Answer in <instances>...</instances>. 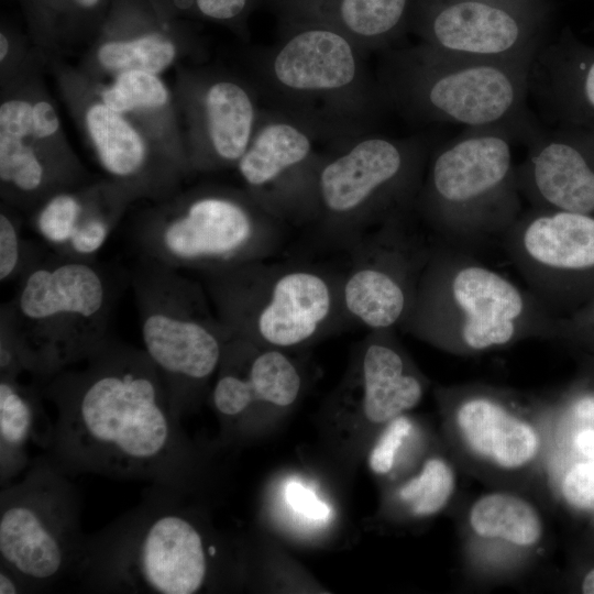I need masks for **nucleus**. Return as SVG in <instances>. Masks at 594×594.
Segmentation results:
<instances>
[{
	"label": "nucleus",
	"mask_w": 594,
	"mask_h": 594,
	"mask_svg": "<svg viewBox=\"0 0 594 594\" xmlns=\"http://www.w3.org/2000/svg\"><path fill=\"white\" fill-rule=\"evenodd\" d=\"M194 1L195 0H173L174 4L178 9H183V10L189 9L193 6Z\"/></svg>",
	"instance_id": "43"
},
{
	"label": "nucleus",
	"mask_w": 594,
	"mask_h": 594,
	"mask_svg": "<svg viewBox=\"0 0 594 594\" xmlns=\"http://www.w3.org/2000/svg\"><path fill=\"white\" fill-rule=\"evenodd\" d=\"M80 495L70 475L46 455L0 494V565L26 593L75 578L87 536L80 526Z\"/></svg>",
	"instance_id": "12"
},
{
	"label": "nucleus",
	"mask_w": 594,
	"mask_h": 594,
	"mask_svg": "<svg viewBox=\"0 0 594 594\" xmlns=\"http://www.w3.org/2000/svg\"><path fill=\"white\" fill-rule=\"evenodd\" d=\"M323 156L317 221L346 248L385 221L409 215L421 187L428 147L418 138L356 135Z\"/></svg>",
	"instance_id": "11"
},
{
	"label": "nucleus",
	"mask_w": 594,
	"mask_h": 594,
	"mask_svg": "<svg viewBox=\"0 0 594 594\" xmlns=\"http://www.w3.org/2000/svg\"><path fill=\"white\" fill-rule=\"evenodd\" d=\"M457 488V474L452 465L441 457L425 461L420 472L398 491L400 501L416 517H430L440 513L450 502Z\"/></svg>",
	"instance_id": "28"
},
{
	"label": "nucleus",
	"mask_w": 594,
	"mask_h": 594,
	"mask_svg": "<svg viewBox=\"0 0 594 594\" xmlns=\"http://www.w3.org/2000/svg\"><path fill=\"white\" fill-rule=\"evenodd\" d=\"M41 385L56 410L46 457L68 475L143 480L184 493L194 452L145 351L112 337Z\"/></svg>",
	"instance_id": "1"
},
{
	"label": "nucleus",
	"mask_w": 594,
	"mask_h": 594,
	"mask_svg": "<svg viewBox=\"0 0 594 594\" xmlns=\"http://www.w3.org/2000/svg\"><path fill=\"white\" fill-rule=\"evenodd\" d=\"M558 326L552 309L531 290L471 252L437 242L400 328L441 350L468 355L554 337Z\"/></svg>",
	"instance_id": "2"
},
{
	"label": "nucleus",
	"mask_w": 594,
	"mask_h": 594,
	"mask_svg": "<svg viewBox=\"0 0 594 594\" xmlns=\"http://www.w3.org/2000/svg\"><path fill=\"white\" fill-rule=\"evenodd\" d=\"M561 492L572 507L594 508V458L575 463L565 472Z\"/></svg>",
	"instance_id": "34"
},
{
	"label": "nucleus",
	"mask_w": 594,
	"mask_h": 594,
	"mask_svg": "<svg viewBox=\"0 0 594 594\" xmlns=\"http://www.w3.org/2000/svg\"><path fill=\"white\" fill-rule=\"evenodd\" d=\"M591 318H592V320L594 322V302H593L592 308H591Z\"/></svg>",
	"instance_id": "44"
},
{
	"label": "nucleus",
	"mask_w": 594,
	"mask_h": 594,
	"mask_svg": "<svg viewBox=\"0 0 594 594\" xmlns=\"http://www.w3.org/2000/svg\"><path fill=\"white\" fill-rule=\"evenodd\" d=\"M44 256L38 245L23 237L20 224L2 211L0 213V280L19 279Z\"/></svg>",
	"instance_id": "32"
},
{
	"label": "nucleus",
	"mask_w": 594,
	"mask_h": 594,
	"mask_svg": "<svg viewBox=\"0 0 594 594\" xmlns=\"http://www.w3.org/2000/svg\"><path fill=\"white\" fill-rule=\"evenodd\" d=\"M9 51V43L7 37L1 33L0 34V59L3 61Z\"/></svg>",
	"instance_id": "42"
},
{
	"label": "nucleus",
	"mask_w": 594,
	"mask_h": 594,
	"mask_svg": "<svg viewBox=\"0 0 594 594\" xmlns=\"http://www.w3.org/2000/svg\"><path fill=\"white\" fill-rule=\"evenodd\" d=\"M42 387L0 376V482L7 485L30 463L31 442L47 449L52 424L43 409Z\"/></svg>",
	"instance_id": "25"
},
{
	"label": "nucleus",
	"mask_w": 594,
	"mask_h": 594,
	"mask_svg": "<svg viewBox=\"0 0 594 594\" xmlns=\"http://www.w3.org/2000/svg\"><path fill=\"white\" fill-rule=\"evenodd\" d=\"M517 166L521 196L534 208L594 216V135L571 128L536 130Z\"/></svg>",
	"instance_id": "16"
},
{
	"label": "nucleus",
	"mask_w": 594,
	"mask_h": 594,
	"mask_svg": "<svg viewBox=\"0 0 594 594\" xmlns=\"http://www.w3.org/2000/svg\"><path fill=\"white\" fill-rule=\"evenodd\" d=\"M182 494L153 486L144 499L87 536L75 579L97 593L194 594L204 590L217 546Z\"/></svg>",
	"instance_id": "3"
},
{
	"label": "nucleus",
	"mask_w": 594,
	"mask_h": 594,
	"mask_svg": "<svg viewBox=\"0 0 594 594\" xmlns=\"http://www.w3.org/2000/svg\"><path fill=\"white\" fill-rule=\"evenodd\" d=\"M518 274L549 308L570 292L574 277L594 272V216L534 208L501 238Z\"/></svg>",
	"instance_id": "15"
},
{
	"label": "nucleus",
	"mask_w": 594,
	"mask_h": 594,
	"mask_svg": "<svg viewBox=\"0 0 594 594\" xmlns=\"http://www.w3.org/2000/svg\"><path fill=\"white\" fill-rule=\"evenodd\" d=\"M114 287L95 262L51 253L18 279L0 309L28 374L45 383L86 361L110 338Z\"/></svg>",
	"instance_id": "4"
},
{
	"label": "nucleus",
	"mask_w": 594,
	"mask_h": 594,
	"mask_svg": "<svg viewBox=\"0 0 594 594\" xmlns=\"http://www.w3.org/2000/svg\"><path fill=\"white\" fill-rule=\"evenodd\" d=\"M200 12L216 20H231L244 10L246 0H196Z\"/></svg>",
	"instance_id": "37"
},
{
	"label": "nucleus",
	"mask_w": 594,
	"mask_h": 594,
	"mask_svg": "<svg viewBox=\"0 0 594 594\" xmlns=\"http://www.w3.org/2000/svg\"><path fill=\"white\" fill-rule=\"evenodd\" d=\"M167 99L168 92L163 82L154 74L139 70L123 72L102 92L103 105L118 113L161 107Z\"/></svg>",
	"instance_id": "31"
},
{
	"label": "nucleus",
	"mask_w": 594,
	"mask_h": 594,
	"mask_svg": "<svg viewBox=\"0 0 594 594\" xmlns=\"http://www.w3.org/2000/svg\"><path fill=\"white\" fill-rule=\"evenodd\" d=\"M419 34L432 50L479 59L535 58L541 48L514 11L486 0H455L438 8Z\"/></svg>",
	"instance_id": "18"
},
{
	"label": "nucleus",
	"mask_w": 594,
	"mask_h": 594,
	"mask_svg": "<svg viewBox=\"0 0 594 594\" xmlns=\"http://www.w3.org/2000/svg\"><path fill=\"white\" fill-rule=\"evenodd\" d=\"M393 332L371 330L360 358L362 409L373 424H387L413 409L425 393L421 375L413 369Z\"/></svg>",
	"instance_id": "22"
},
{
	"label": "nucleus",
	"mask_w": 594,
	"mask_h": 594,
	"mask_svg": "<svg viewBox=\"0 0 594 594\" xmlns=\"http://www.w3.org/2000/svg\"><path fill=\"white\" fill-rule=\"evenodd\" d=\"M581 591L585 594H594V568L583 578Z\"/></svg>",
	"instance_id": "41"
},
{
	"label": "nucleus",
	"mask_w": 594,
	"mask_h": 594,
	"mask_svg": "<svg viewBox=\"0 0 594 594\" xmlns=\"http://www.w3.org/2000/svg\"><path fill=\"white\" fill-rule=\"evenodd\" d=\"M131 285L143 350L157 369L176 415L199 398L232 337L199 282L140 257Z\"/></svg>",
	"instance_id": "9"
},
{
	"label": "nucleus",
	"mask_w": 594,
	"mask_h": 594,
	"mask_svg": "<svg viewBox=\"0 0 594 594\" xmlns=\"http://www.w3.org/2000/svg\"><path fill=\"white\" fill-rule=\"evenodd\" d=\"M59 121L57 114L46 101H38L33 107V129L32 135L43 139L57 131Z\"/></svg>",
	"instance_id": "38"
},
{
	"label": "nucleus",
	"mask_w": 594,
	"mask_h": 594,
	"mask_svg": "<svg viewBox=\"0 0 594 594\" xmlns=\"http://www.w3.org/2000/svg\"><path fill=\"white\" fill-rule=\"evenodd\" d=\"M267 260L202 275L213 309L233 337L285 350L350 321L342 274Z\"/></svg>",
	"instance_id": "8"
},
{
	"label": "nucleus",
	"mask_w": 594,
	"mask_h": 594,
	"mask_svg": "<svg viewBox=\"0 0 594 594\" xmlns=\"http://www.w3.org/2000/svg\"><path fill=\"white\" fill-rule=\"evenodd\" d=\"M408 0H280L293 23L330 26L362 51L384 48L399 30Z\"/></svg>",
	"instance_id": "24"
},
{
	"label": "nucleus",
	"mask_w": 594,
	"mask_h": 594,
	"mask_svg": "<svg viewBox=\"0 0 594 594\" xmlns=\"http://www.w3.org/2000/svg\"><path fill=\"white\" fill-rule=\"evenodd\" d=\"M26 593L22 581L11 571L0 565V594Z\"/></svg>",
	"instance_id": "39"
},
{
	"label": "nucleus",
	"mask_w": 594,
	"mask_h": 594,
	"mask_svg": "<svg viewBox=\"0 0 594 594\" xmlns=\"http://www.w3.org/2000/svg\"><path fill=\"white\" fill-rule=\"evenodd\" d=\"M19 139L0 134V178L21 195H36L51 183V174L33 147Z\"/></svg>",
	"instance_id": "30"
},
{
	"label": "nucleus",
	"mask_w": 594,
	"mask_h": 594,
	"mask_svg": "<svg viewBox=\"0 0 594 594\" xmlns=\"http://www.w3.org/2000/svg\"><path fill=\"white\" fill-rule=\"evenodd\" d=\"M578 450L590 459L594 458V428H584L578 432L574 439Z\"/></svg>",
	"instance_id": "40"
},
{
	"label": "nucleus",
	"mask_w": 594,
	"mask_h": 594,
	"mask_svg": "<svg viewBox=\"0 0 594 594\" xmlns=\"http://www.w3.org/2000/svg\"><path fill=\"white\" fill-rule=\"evenodd\" d=\"M200 110L202 139L196 165H237L249 147L260 116L252 92L234 80L213 81L202 92Z\"/></svg>",
	"instance_id": "23"
},
{
	"label": "nucleus",
	"mask_w": 594,
	"mask_h": 594,
	"mask_svg": "<svg viewBox=\"0 0 594 594\" xmlns=\"http://www.w3.org/2000/svg\"><path fill=\"white\" fill-rule=\"evenodd\" d=\"M364 54L330 26L295 22L264 62L268 95L277 110L321 138L356 136L384 98L366 74Z\"/></svg>",
	"instance_id": "7"
},
{
	"label": "nucleus",
	"mask_w": 594,
	"mask_h": 594,
	"mask_svg": "<svg viewBox=\"0 0 594 594\" xmlns=\"http://www.w3.org/2000/svg\"><path fill=\"white\" fill-rule=\"evenodd\" d=\"M286 498L295 510L309 519L326 520L330 516V508L312 491L297 482L286 486Z\"/></svg>",
	"instance_id": "36"
},
{
	"label": "nucleus",
	"mask_w": 594,
	"mask_h": 594,
	"mask_svg": "<svg viewBox=\"0 0 594 594\" xmlns=\"http://www.w3.org/2000/svg\"><path fill=\"white\" fill-rule=\"evenodd\" d=\"M318 138L297 118L279 110L264 111L237 164L246 193L283 223L318 219L317 179L324 156L316 150Z\"/></svg>",
	"instance_id": "14"
},
{
	"label": "nucleus",
	"mask_w": 594,
	"mask_h": 594,
	"mask_svg": "<svg viewBox=\"0 0 594 594\" xmlns=\"http://www.w3.org/2000/svg\"><path fill=\"white\" fill-rule=\"evenodd\" d=\"M529 96L557 127L594 135V46L569 35L535 56Z\"/></svg>",
	"instance_id": "20"
},
{
	"label": "nucleus",
	"mask_w": 594,
	"mask_h": 594,
	"mask_svg": "<svg viewBox=\"0 0 594 594\" xmlns=\"http://www.w3.org/2000/svg\"><path fill=\"white\" fill-rule=\"evenodd\" d=\"M33 107L22 100H11L0 108V134L19 139L32 135Z\"/></svg>",
	"instance_id": "35"
},
{
	"label": "nucleus",
	"mask_w": 594,
	"mask_h": 594,
	"mask_svg": "<svg viewBox=\"0 0 594 594\" xmlns=\"http://www.w3.org/2000/svg\"><path fill=\"white\" fill-rule=\"evenodd\" d=\"M86 123L103 168L118 179L139 183L146 176L147 154L143 140L120 113L95 105Z\"/></svg>",
	"instance_id": "27"
},
{
	"label": "nucleus",
	"mask_w": 594,
	"mask_h": 594,
	"mask_svg": "<svg viewBox=\"0 0 594 594\" xmlns=\"http://www.w3.org/2000/svg\"><path fill=\"white\" fill-rule=\"evenodd\" d=\"M413 430L411 420L403 415L389 420L371 451L369 463L376 474H387L394 466L396 455Z\"/></svg>",
	"instance_id": "33"
},
{
	"label": "nucleus",
	"mask_w": 594,
	"mask_h": 594,
	"mask_svg": "<svg viewBox=\"0 0 594 594\" xmlns=\"http://www.w3.org/2000/svg\"><path fill=\"white\" fill-rule=\"evenodd\" d=\"M468 522L480 538L526 549L536 547L544 531L539 510L526 498L504 491L476 498L469 509Z\"/></svg>",
	"instance_id": "26"
},
{
	"label": "nucleus",
	"mask_w": 594,
	"mask_h": 594,
	"mask_svg": "<svg viewBox=\"0 0 594 594\" xmlns=\"http://www.w3.org/2000/svg\"><path fill=\"white\" fill-rule=\"evenodd\" d=\"M409 215L394 217L348 248L351 265L342 274L341 300L350 321L371 330L405 322L433 244L408 228Z\"/></svg>",
	"instance_id": "13"
},
{
	"label": "nucleus",
	"mask_w": 594,
	"mask_h": 594,
	"mask_svg": "<svg viewBox=\"0 0 594 594\" xmlns=\"http://www.w3.org/2000/svg\"><path fill=\"white\" fill-rule=\"evenodd\" d=\"M458 440L472 457L502 472L534 464L542 450L538 428L492 388L449 392Z\"/></svg>",
	"instance_id": "17"
},
{
	"label": "nucleus",
	"mask_w": 594,
	"mask_h": 594,
	"mask_svg": "<svg viewBox=\"0 0 594 594\" xmlns=\"http://www.w3.org/2000/svg\"><path fill=\"white\" fill-rule=\"evenodd\" d=\"M532 61L470 58L421 43L388 52L381 90L419 119L527 139L537 130L527 109Z\"/></svg>",
	"instance_id": "5"
},
{
	"label": "nucleus",
	"mask_w": 594,
	"mask_h": 594,
	"mask_svg": "<svg viewBox=\"0 0 594 594\" xmlns=\"http://www.w3.org/2000/svg\"><path fill=\"white\" fill-rule=\"evenodd\" d=\"M122 197L105 205L99 195L57 193L32 217L31 228L53 254L95 261L116 228Z\"/></svg>",
	"instance_id": "21"
},
{
	"label": "nucleus",
	"mask_w": 594,
	"mask_h": 594,
	"mask_svg": "<svg viewBox=\"0 0 594 594\" xmlns=\"http://www.w3.org/2000/svg\"><path fill=\"white\" fill-rule=\"evenodd\" d=\"M175 55V45L157 34L130 42H109L98 51L99 62L108 69L150 74L161 73L174 61Z\"/></svg>",
	"instance_id": "29"
},
{
	"label": "nucleus",
	"mask_w": 594,
	"mask_h": 594,
	"mask_svg": "<svg viewBox=\"0 0 594 594\" xmlns=\"http://www.w3.org/2000/svg\"><path fill=\"white\" fill-rule=\"evenodd\" d=\"M301 376L283 350L231 337L218 369L211 402L226 419L244 416L256 404L292 405Z\"/></svg>",
	"instance_id": "19"
},
{
	"label": "nucleus",
	"mask_w": 594,
	"mask_h": 594,
	"mask_svg": "<svg viewBox=\"0 0 594 594\" xmlns=\"http://www.w3.org/2000/svg\"><path fill=\"white\" fill-rule=\"evenodd\" d=\"M282 224L246 191L207 190L143 217L132 239L140 257L205 275L270 258Z\"/></svg>",
	"instance_id": "10"
},
{
	"label": "nucleus",
	"mask_w": 594,
	"mask_h": 594,
	"mask_svg": "<svg viewBox=\"0 0 594 594\" xmlns=\"http://www.w3.org/2000/svg\"><path fill=\"white\" fill-rule=\"evenodd\" d=\"M514 138L503 128L466 129L428 158L415 209L438 243L472 252L520 216Z\"/></svg>",
	"instance_id": "6"
}]
</instances>
